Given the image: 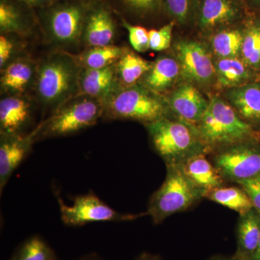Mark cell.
Masks as SVG:
<instances>
[{
	"label": "cell",
	"instance_id": "3957f363",
	"mask_svg": "<svg viewBox=\"0 0 260 260\" xmlns=\"http://www.w3.org/2000/svg\"><path fill=\"white\" fill-rule=\"evenodd\" d=\"M146 126L155 151L167 165H178L194 155L204 154V142L198 129L189 123L166 116Z\"/></svg>",
	"mask_w": 260,
	"mask_h": 260
},
{
	"label": "cell",
	"instance_id": "8992f818",
	"mask_svg": "<svg viewBox=\"0 0 260 260\" xmlns=\"http://www.w3.org/2000/svg\"><path fill=\"white\" fill-rule=\"evenodd\" d=\"M167 167L165 180L150 198L146 213L155 223L188 209L205 196V191L184 174L179 164Z\"/></svg>",
	"mask_w": 260,
	"mask_h": 260
},
{
	"label": "cell",
	"instance_id": "5b68a950",
	"mask_svg": "<svg viewBox=\"0 0 260 260\" xmlns=\"http://www.w3.org/2000/svg\"><path fill=\"white\" fill-rule=\"evenodd\" d=\"M104 104V119H130L146 125L166 117L168 112L167 104L158 94L138 83L119 87Z\"/></svg>",
	"mask_w": 260,
	"mask_h": 260
},
{
	"label": "cell",
	"instance_id": "603a6c76",
	"mask_svg": "<svg viewBox=\"0 0 260 260\" xmlns=\"http://www.w3.org/2000/svg\"><path fill=\"white\" fill-rule=\"evenodd\" d=\"M126 49L112 45L89 47L81 54L73 55L77 63L83 69H101L115 64Z\"/></svg>",
	"mask_w": 260,
	"mask_h": 260
},
{
	"label": "cell",
	"instance_id": "cb8c5ba5",
	"mask_svg": "<svg viewBox=\"0 0 260 260\" xmlns=\"http://www.w3.org/2000/svg\"><path fill=\"white\" fill-rule=\"evenodd\" d=\"M215 68L218 83L225 88L241 86L250 78L249 67L237 57L220 58Z\"/></svg>",
	"mask_w": 260,
	"mask_h": 260
},
{
	"label": "cell",
	"instance_id": "83f0119b",
	"mask_svg": "<svg viewBox=\"0 0 260 260\" xmlns=\"http://www.w3.org/2000/svg\"><path fill=\"white\" fill-rule=\"evenodd\" d=\"M114 12L145 19L156 15L162 9V0H107Z\"/></svg>",
	"mask_w": 260,
	"mask_h": 260
},
{
	"label": "cell",
	"instance_id": "f35d334b",
	"mask_svg": "<svg viewBox=\"0 0 260 260\" xmlns=\"http://www.w3.org/2000/svg\"><path fill=\"white\" fill-rule=\"evenodd\" d=\"M78 260H102L100 257H99L96 254H89V255L83 256Z\"/></svg>",
	"mask_w": 260,
	"mask_h": 260
},
{
	"label": "cell",
	"instance_id": "8d00e7d4",
	"mask_svg": "<svg viewBox=\"0 0 260 260\" xmlns=\"http://www.w3.org/2000/svg\"><path fill=\"white\" fill-rule=\"evenodd\" d=\"M137 260H161L158 256L154 255V254H149V253H143L138 256Z\"/></svg>",
	"mask_w": 260,
	"mask_h": 260
},
{
	"label": "cell",
	"instance_id": "4dcf8cb0",
	"mask_svg": "<svg viewBox=\"0 0 260 260\" xmlns=\"http://www.w3.org/2000/svg\"><path fill=\"white\" fill-rule=\"evenodd\" d=\"M198 0H162V9L172 21L186 25L194 19Z\"/></svg>",
	"mask_w": 260,
	"mask_h": 260
},
{
	"label": "cell",
	"instance_id": "ab89813d",
	"mask_svg": "<svg viewBox=\"0 0 260 260\" xmlns=\"http://www.w3.org/2000/svg\"><path fill=\"white\" fill-rule=\"evenodd\" d=\"M251 260H260V237L257 249H256L255 254H254V255L253 256L252 259Z\"/></svg>",
	"mask_w": 260,
	"mask_h": 260
},
{
	"label": "cell",
	"instance_id": "60d3db41",
	"mask_svg": "<svg viewBox=\"0 0 260 260\" xmlns=\"http://www.w3.org/2000/svg\"><path fill=\"white\" fill-rule=\"evenodd\" d=\"M212 260H237L234 259V257H231V258H227V257H223V256H218V257H215L213 258Z\"/></svg>",
	"mask_w": 260,
	"mask_h": 260
},
{
	"label": "cell",
	"instance_id": "74e56055",
	"mask_svg": "<svg viewBox=\"0 0 260 260\" xmlns=\"http://www.w3.org/2000/svg\"><path fill=\"white\" fill-rule=\"evenodd\" d=\"M244 1H246L252 8H260V0H244Z\"/></svg>",
	"mask_w": 260,
	"mask_h": 260
},
{
	"label": "cell",
	"instance_id": "ffe728a7",
	"mask_svg": "<svg viewBox=\"0 0 260 260\" xmlns=\"http://www.w3.org/2000/svg\"><path fill=\"white\" fill-rule=\"evenodd\" d=\"M184 174L205 192L221 187L223 177L204 154L194 155L179 164Z\"/></svg>",
	"mask_w": 260,
	"mask_h": 260
},
{
	"label": "cell",
	"instance_id": "e575fe53",
	"mask_svg": "<svg viewBox=\"0 0 260 260\" xmlns=\"http://www.w3.org/2000/svg\"><path fill=\"white\" fill-rule=\"evenodd\" d=\"M251 200L254 209L260 213V174L250 179L237 181Z\"/></svg>",
	"mask_w": 260,
	"mask_h": 260
},
{
	"label": "cell",
	"instance_id": "277c9868",
	"mask_svg": "<svg viewBox=\"0 0 260 260\" xmlns=\"http://www.w3.org/2000/svg\"><path fill=\"white\" fill-rule=\"evenodd\" d=\"M104 102L78 95L54 111L34 128L36 141L75 134L95 125L104 114Z\"/></svg>",
	"mask_w": 260,
	"mask_h": 260
},
{
	"label": "cell",
	"instance_id": "d6a6232c",
	"mask_svg": "<svg viewBox=\"0 0 260 260\" xmlns=\"http://www.w3.org/2000/svg\"><path fill=\"white\" fill-rule=\"evenodd\" d=\"M175 22L171 21L159 28L158 30H149L150 49L154 51L166 50L170 47L172 32Z\"/></svg>",
	"mask_w": 260,
	"mask_h": 260
},
{
	"label": "cell",
	"instance_id": "6da1fadb",
	"mask_svg": "<svg viewBox=\"0 0 260 260\" xmlns=\"http://www.w3.org/2000/svg\"><path fill=\"white\" fill-rule=\"evenodd\" d=\"M80 70L74 56L64 52L50 54L38 64L34 88L43 107L53 112L79 95Z\"/></svg>",
	"mask_w": 260,
	"mask_h": 260
},
{
	"label": "cell",
	"instance_id": "7a4b0ae2",
	"mask_svg": "<svg viewBox=\"0 0 260 260\" xmlns=\"http://www.w3.org/2000/svg\"><path fill=\"white\" fill-rule=\"evenodd\" d=\"M93 0H56L38 8L37 18L48 40L59 47L82 42L85 19Z\"/></svg>",
	"mask_w": 260,
	"mask_h": 260
},
{
	"label": "cell",
	"instance_id": "44dd1931",
	"mask_svg": "<svg viewBox=\"0 0 260 260\" xmlns=\"http://www.w3.org/2000/svg\"><path fill=\"white\" fill-rule=\"evenodd\" d=\"M180 71L179 61L169 56H160L154 61L140 84L153 93H162L175 83Z\"/></svg>",
	"mask_w": 260,
	"mask_h": 260
},
{
	"label": "cell",
	"instance_id": "7c38bea8",
	"mask_svg": "<svg viewBox=\"0 0 260 260\" xmlns=\"http://www.w3.org/2000/svg\"><path fill=\"white\" fill-rule=\"evenodd\" d=\"M181 72L187 79L208 83L215 75V64L203 44L182 41L176 45Z\"/></svg>",
	"mask_w": 260,
	"mask_h": 260
},
{
	"label": "cell",
	"instance_id": "7402d4cb",
	"mask_svg": "<svg viewBox=\"0 0 260 260\" xmlns=\"http://www.w3.org/2000/svg\"><path fill=\"white\" fill-rule=\"evenodd\" d=\"M229 99L243 117L260 122L259 84H247L232 88L229 93Z\"/></svg>",
	"mask_w": 260,
	"mask_h": 260
},
{
	"label": "cell",
	"instance_id": "484cf974",
	"mask_svg": "<svg viewBox=\"0 0 260 260\" xmlns=\"http://www.w3.org/2000/svg\"><path fill=\"white\" fill-rule=\"evenodd\" d=\"M204 197L218 204L238 212L240 215L245 214L254 208V205L246 191L234 186L217 188L205 192Z\"/></svg>",
	"mask_w": 260,
	"mask_h": 260
},
{
	"label": "cell",
	"instance_id": "8fae6325",
	"mask_svg": "<svg viewBox=\"0 0 260 260\" xmlns=\"http://www.w3.org/2000/svg\"><path fill=\"white\" fill-rule=\"evenodd\" d=\"M244 14L239 0H198L194 20L205 31L232 26Z\"/></svg>",
	"mask_w": 260,
	"mask_h": 260
},
{
	"label": "cell",
	"instance_id": "ac0fdd59",
	"mask_svg": "<svg viewBox=\"0 0 260 260\" xmlns=\"http://www.w3.org/2000/svg\"><path fill=\"white\" fill-rule=\"evenodd\" d=\"M31 10V6L21 0H0L1 34H28L34 23Z\"/></svg>",
	"mask_w": 260,
	"mask_h": 260
},
{
	"label": "cell",
	"instance_id": "9a60e30c",
	"mask_svg": "<svg viewBox=\"0 0 260 260\" xmlns=\"http://www.w3.org/2000/svg\"><path fill=\"white\" fill-rule=\"evenodd\" d=\"M169 107L181 120L189 124H198L209 105L198 89L189 84L181 85L171 95Z\"/></svg>",
	"mask_w": 260,
	"mask_h": 260
},
{
	"label": "cell",
	"instance_id": "30bf717a",
	"mask_svg": "<svg viewBox=\"0 0 260 260\" xmlns=\"http://www.w3.org/2000/svg\"><path fill=\"white\" fill-rule=\"evenodd\" d=\"M115 15L107 0H93L82 35V42L87 48L113 44L116 32Z\"/></svg>",
	"mask_w": 260,
	"mask_h": 260
},
{
	"label": "cell",
	"instance_id": "9c48e42d",
	"mask_svg": "<svg viewBox=\"0 0 260 260\" xmlns=\"http://www.w3.org/2000/svg\"><path fill=\"white\" fill-rule=\"evenodd\" d=\"M214 164L223 178L236 182L245 180L260 174V150L236 145L219 153Z\"/></svg>",
	"mask_w": 260,
	"mask_h": 260
},
{
	"label": "cell",
	"instance_id": "ba28073f",
	"mask_svg": "<svg viewBox=\"0 0 260 260\" xmlns=\"http://www.w3.org/2000/svg\"><path fill=\"white\" fill-rule=\"evenodd\" d=\"M61 221L69 226H81L93 222H120L135 220L140 215L119 213L93 193L76 197L72 205L57 196Z\"/></svg>",
	"mask_w": 260,
	"mask_h": 260
},
{
	"label": "cell",
	"instance_id": "e0dca14e",
	"mask_svg": "<svg viewBox=\"0 0 260 260\" xmlns=\"http://www.w3.org/2000/svg\"><path fill=\"white\" fill-rule=\"evenodd\" d=\"M79 87V95L96 98L104 102L121 87L116 63L101 69L81 68Z\"/></svg>",
	"mask_w": 260,
	"mask_h": 260
},
{
	"label": "cell",
	"instance_id": "2e32d148",
	"mask_svg": "<svg viewBox=\"0 0 260 260\" xmlns=\"http://www.w3.org/2000/svg\"><path fill=\"white\" fill-rule=\"evenodd\" d=\"M38 64L28 57H19L1 70L2 93L6 95H24L34 87Z\"/></svg>",
	"mask_w": 260,
	"mask_h": 260
},
{
	"label": "cell",
	"instance_id": "f546056e",
	"mask_svg": "<svg viewBox=\"0 0 260 260\" xmlns=\"http://www.w3.org/2000/svg\"><path fill=\"white\" fill-rule=\"evenodd\" d=\"M10 260H59L47 242L39 236L28 238Z\"/></svg>",
	"mask_w": 260,
	"mask_h": 260
},
{
	"label": "cell",
	"instance_id": "52a82bcc",
	"mask_svg": "<svg viewBox=\"0 0 260 260\" xmlns=\"http://www.w3.org/2000/svg\"><path fill=\"white\" fill-rule=\"evenodd\" d=\"M197 129L205 144H242L252 139L255 135L251 125L218 97L210 101Z\"/></svg>",
	"mask_w": 260,
	"mask_h": 260
},
{
	"label": "cell",
	"instance_id": "1f68e13d",
	"mask_svg": "<svg viewBox=\"0 0 260 260\" xmlns=\"http://www.w3.org/2000/svg\"><path fill=\"white\" fill-rule=\"evenodd\" d=\"M120 18L121 24L127 30L129 42L132 47L138 52H145L150 49L149 31L144 27L132 25L126 19L121 15L116 14Z\"/></svg>",
	"mask_w": 260,
	"mask_h": 260
},
{
	"label": "cell",
	"instance_id": "d6986e66",
	"mask_svg": "<svg viewBox=\"0 0 260 260\" xmlns=\"http://www.w3.org/2000/svg\"><path fill=\"white\" fill-rule=\"evenodd\" d=\"M260 237V213L254 208L241 215L237 227V260H251L255 254Z\"/></svg>",
	"mask_w": 260,
	"mask_h": 260
},
{
	"label": "cell",
	"instance_id": "d590c367",
	"mask_svg": "<svg viewBox=\"0 0 260 260\" xmlns=\"http://www.w3.org/2000/svg\"><path fill=\"white\" fill-rule=\"evenodd\" d=\"M31 6L32 8H41L43 7L47 6L51 3H54L56 0H21Z\"/></svg>",
	"mask_w": 260,
	"mask_h": 260
},
{
	"label": "cell",
	"instance_id": "f1b7e54d",
	"mask_svg": "<svg viewBox=\"0 0 260 260\" xmlns=\"http://www.w3.org/2000/svg\"><path fill=\"white\" fill-rule=\"evenodd\" d=\"M244 31L237 28L222 29L213 37L212 47L220 58H235L241 54Z\"/></svg>",
	"mask_w": 260,
	"mask_h": 260
},
{
	"label": "cell",
	"instance_id": "836d02e7",
	"mask_svg": "<svg viewBox=\"0 0 260 260\" xmlns=\"http://www.w3.org/2000/svg\"><path fill=\"white\" fill-rule=\"evenodd\" d=\"M12 34H1L0 36V68L3 70L13 60L17 44L11 37Z\"/></svg>",
	"mask_w": 260,
	"mask_h": 260
},
{
	"label": "cell",
	"instance_id": "5bb4252c",
	"mask_svg": "<svg viewBox=\"0 0 260 260\" xmlns=\"http://www.w3.org/2000/svg\"><path fill=\"white\" fill-rule=\"evenodd\" d=\"M32 104L24 95H7L0 101V135L27 134L32 122Z\"/></svg>",
	"mask_w": 260,
	"mask_h": 260
},
{
	"label": "cell",
	"instance_id": "4fadbf2b",
	"mask_svg": "<svg viewBox=\"0 0 260 260\" xmlns=\"http://www.w3.org/2000/svg\"><path fill=\"white\" fill-rule=\"evenodd\" d=\"M34 129L30 133L15 136H1L0 140V192L13 173L27 158L36 143Z\"/></svg>",
	"mask_w": 260,
	"mask_h": 260
},
{
	"label": "cell",
	"instance_id": "4316f807",
	"mask_svg": "<svg viewBox=\"0 0 260 260\" xmlns=\"http://www.w3.org/2000/svg\"><path fill=\"white\" fill-rule=\"evenodd\" d=\"M241 55L248 67H260V19L252 17L246 20Z\"/></svg>",
	"mask_w": 260,
	"mask_h": 260
},
{
	"label": "cell",
	"instance_id": "d4e9b609",
	"mask_svg": "<svg viewBox=\"0 0 260 260\" xmlns=\"http://www.w3.org/2000/svg\"><path fill=\"white\" fill-rule=\"evenodd\" d=\"M153 63L126 50L116 62L118 79L121 87L138 83L151 68Z\"/></svg>",
	"mask_w": 260,
	"mask_h": 260
}]
</instances>
